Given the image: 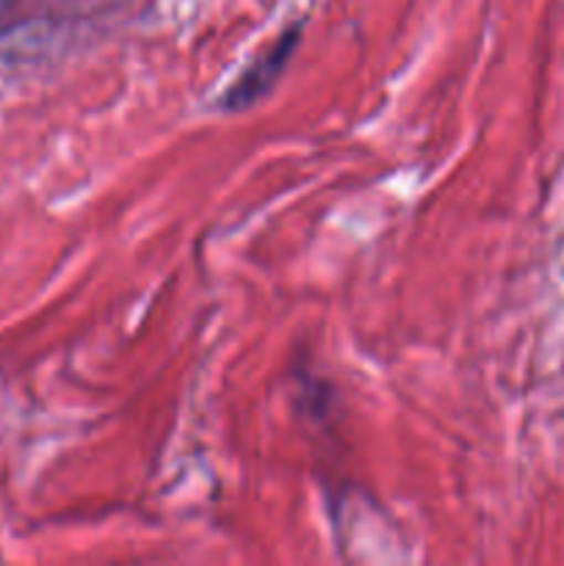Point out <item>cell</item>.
<instances>
[{"instance_id": "cell-1", "label": "cell", "mask_w": 564, "mask_h": 566, "mask_svg": "<svg viewBox=\"0 0 564 566\" xmlns=\"http://www.w3.org/2000/svg\"><path fill=\"white\" fill-rule=\"evenodd\" d=\"M296 44H299L296 28H293V31H288L285 36L276 39V44H271V48L265 50V53L260 55V59L254 61V64L249 66V70L243 72V75L238 77L230 88H227V94L221 97V108L243 111V108H249V105L258 103L263 94H269V88L280 81L282 70H285L288 61H291Z\"/></svg>"}]
</instances>
